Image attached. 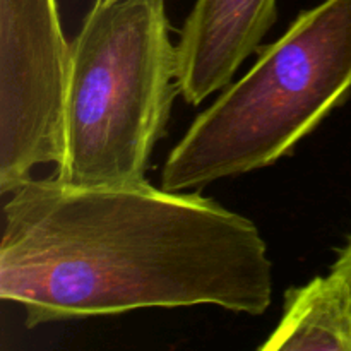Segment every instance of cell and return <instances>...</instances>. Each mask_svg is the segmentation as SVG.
Instances as JSON below:
<instances>
[{
  "label": "cell",
  "instance_id": "3",
  "mask_svg": "<svg viewBox=\"0 0 351 351\" xmlns=\"http://www.w3.org/2000/svg\"><path fill=\"white\" fill-rule=\"evenodd\" d=\"M170 33L165 0L91 7L71 43L55 177L75 185L146 180L178 93Z\"/></svg>",
  "mask_w": 351,
  "mask_h": 351
},
{
  "label": "cell",
  "instance_id": "1",
  "mask_svg": "<svg viewBox=\"0 0 351 351\" xmlns=\"http://www.w3.org/2000/svg\"><path fill=\"white\" fill-rule=\"evenodd\" d=\"M9 194L0 298L23 307L27 328L144 308H269L259 228L201 192L29 177Z\"/></svg>",
  "mask_w": 351,
  "mask_h": 351
},
{
  "label": "cell",
  "instance_id": "7",
  "mask_svg": "<svg viewBox=\"0 0 351 351\" xmlns=\"http://www.w3.org/2000/svg\"><path fill=\"white\" fill-rule=\"evenodd\" d=\"M329 274H331V276L338 281L339 287L343 288L351 307V235L348 237L345 245L339 249L338 257H336L335 264H332L331 267V273Z\"/></svg>",
  "mask_w": 351,
  "mask_h": 351
},
{
  "label": "cell",
  "instance_id": "5",
  "mask_svg": "<svg viewBox=\"0 0 351 351\" xmlns=\"http://www.w3.org/2000/svg\"><path fill=\"white\" fill-rule=\"evenodd\" d=\"M278 19V0H195L177 45V86L197 106L232 82Z\"/></svg>",
  "mask_w": 351,
  "mask_h": 351
},
{
  "label": "cell",
  "instance_id": "6",
  "mask_svg": "<svg viewBox=\"0 0 351 351\" xmlns=\"http://www.w3.org/2000/svg\"><path fill=\"white\" fill-rule=\"evenodd\" d=\"M263 351H351V307L338 281L317 276L287 290L283 315Z\"/></svg>",
  "mask_w": 351,
  "mask_h": 351
},
{
  "label": "cell",
  "instance_id": "8",
  "mask_svg": "<svg viewBox=\"0 0 351 351\" xmlns=\"http://www.w3.org/2000/svg\"><path fill=\"white\" fill-rule=\"evenodd\" d=\"M110 2H115V0H93V5H105Z\"/></svg>",
  "mask_w": 351,
  "mask_h": 351
},
{
  "label": "cell",
  "instance_id": "2",
  "mask_svg": "<svg viewBox=\"0 0 351 351\" xmlns=\"http://www.w3.org/2000/svg\"><path fill=\"white\" fill-rule=\"evenodd\" d=\"M351 93V0L302 10L243 77L185 130L161 168L167 191L202 189L288 156Z\"/></svg>",
  "mask_w": 351,
  "mask_h": 351
},
{
  "label": "cell",
  "instance_id": "4",
  "mask_svg": "<svg viewBox=\"0 0 351 351\" xmlns=\"http://www.w3.org/2000/svg\"><path fill=\"white\" fill-rule=\"evenodd\" d=\"M71 45L57 0H0V192L58 165Z\"/></svg>",
  "mask_w": 351,
  "mask_h": 351
}]
</instances>
